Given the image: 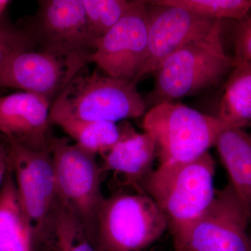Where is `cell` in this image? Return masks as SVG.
Masks as SVG:
<instances>
[{"mask_svg": "<svg viewBox=\"0 0 251 251\" xmlns=\"http://www.w3.org/2000/svg\"><path fill=\"white\" fill-rule=\"evenodd\" d=\"M156 147L152 137L148 133H138L128 122L121 140L101 156V171L113 172L122 184L130 186L138 193L144 194L142 186L152 173Z\"/></svg>", "mask_w": 251, "mask_h": 251, "instance_id": "cell-14", "label": "cell"}, {"mask_svg": "<svg viewBox=\"0 0 251 251\" xmlns=\"http://www.w3.org/2000/svg\"><path fill=\"white\" fill-rule=\"evenodd\" d=\"M82 70L51 104V125L69 120L116 123L145 113L147 105L137 90V82Z\"/></svg>", "mask_w": 251, "mask_h": 251, "instance_id": "cell-2", "label": "cell"}, {"mask_svg": "<svg viewBox=\"0 0 251 251\" xmlns=\"http://www.w3.org/2000/svg\"><path fill=\"white\" fill-rule=\"evenodd\" d=\"M50 251H97L79 221L61 200Z\"/></svg>", "mask_w": 251, "mask_h": 251, "instance_id": "cell-19", "label": "cell"}, {"mask_svg": "<svg viewBox=\"0 0 251 251\" xmlns=\"http://www.w3.org/2000/svg\"><path fill=\"white\" fill-rule=\"evenodd\" d=\"M148 58L147 3L131 1L121 20L97 39L90 62L97 64L108 76L138 82Z\"/></svg>", "mask_w": 251, "mask_h": 251, "instance_id": "cell-9", "label": "cell"}, {"mask_svg": "<svg viewBox=\"0 0 251 251\" xmlns=\"http://www.w3.org/2000/svg\"><path fill=\"white\" fill-rule=\"evenodd\" d=\"M5 141L36 251H50L60 204L52 150L32 151L14 142Z\"/></svg>", "mask_w": 251, "mask_h": 251, "instance_id": "cell-3", "label": "cell"}, {"mask_svg": "<svg viewBox=\"0 0 251 251\" xmlns=\"http://www.w3.org/2000/svg\"><path fill=\"white\" fill-rule=\"evenodd\" d=\"M229 128L251 122V62L238 63L229 73L220 103L219 116Z\"/></svg>", "mask_w": 251, "mask_h": 251, "instance_id": "cell-17", "label": "cell"}, {"mask_svg": "<svg viewBox=\"0 0 251 251\" xmlns=\"http://www.w3.org/2000/svg\"><path fill=\"white\" fill-rule=\"evenodd\" d=\"M230 178V184L251 221V135L241 128H226L215 144Z\"/></svg>", "mask_w": 251, "mask_h": 251, "instance_id": "cell-15", "label": "cell"}, {"mask_svg": "<svg viewBox=\"0 0 251 251\" xmlns=\"http://www.w3.org/2000/svg\"><path fill=\"white\" fill-rule=\"evenodd\" d=\"M145 1L148 58L140 79L155 72L169 56L184 46L222 41L223 20L204 17L176 6Z\"/></svg>", "mask_w": 251, "mask_h": 251, "instance_id": "cell-8", "label": "cell"}, {"mask_svg": "<svg viewBox=\"0 0 251 251\" xmlns=\"http://www.w3.org/2000/svg\"><path fill=\"white\" fill-rule=\"evenodd\" d=\"M236 66L222 41L197 43L172 54L152 74L153 90L145 99L147 108L188 97L217 85Z\"/></svg>", "mask_w": 251, "mask_h": 251, "instance_id": "cell-5", "label": "cell"}, {"mask_svg": "<svg viewBox=\"0 0 251 251\" xmlns=\"http://www.w3.org/2000/svg\"><path fill=\"white\" fill-rule=\"evenodd\" d=\"M10 170L9 156L6 146L0 144V187Z\"/></svg>", "mask_w": 251, "mask_h": 251, "instance_id": "cell-24", "label": "cell"}, {"mask_svg": "<svg viewBox=\"0 0 251 251\" xmlns=\"http://www.w3.org/2000/svg\"><path fill=\"white\" fill-rule=\"evenodd\" d=\"M233 43L236 64L245 61L251 62V18L236 23Z\"/></svg>", "mask_w": 251, "mask_h": 251, "instance_id": "cell-23", "label": "cell"}, {"mask_svg": "<svg viewBox=\"0 0 251 251\" xmlns=\"http://www.w3.org/2000/svg\"><path fill=\"white\" fill-rule=\"evenodd\" d=\"M215 163L209 153L193 161L160 166L144 181L142 189L166 218L175 251L184 245L194 225L215 196Z\"/></svg>", "mask_w": 251, "mask_h": 251, "instance_id": "cell-1", "label": "cell"}, {"mask_svg": "<svg viewBox=\"0 0 251 251\" xmlns=\"http://www.w3.org/2000/svg\"><path fill=\"white\" fill-rule=\"evenodd\" d=\"M168 229L166 218L146 194L115 193L105 198L97 219V251H141Z\"/></svg>", "mask_w": 251, "mask_h": 251, "instance_id": "cell-6", "label": "cell"}, {"mask_svg": "<svg viewBox=\"0 0 251 251\" xmlns=\"http://www.w3.org/2000/svg\"><path fill=\"white\" fill-rule=\"evenodd\" d=\"M51 103L28 92L0 97V134L35 151L52 150L57 138L50 121Z\"/></svg>", "mask_w": 251, "mask_h": 251, "instance_id": "cell-13", "label": "cell"}, {"mask_svg": "<svg viewBox=\"0 0 251 251\" xmlns=\"http://www.w3.org/2000/svg\"><path fill=\"white\" fill-rule=\"evenodd\" d=\"M10 2L11 1H8V0H0V18L4 16V11Z\"/></svg>", "mask_w": 251, "mask_h": 251, "instance_id": "cell-25", "label": "cell"}, {"mask_svg": "<svg viewBox=\"0 0 251 251\" xmlns=\"http://www.w3.org/2000/svg\"><path fill=\"white\" fill-rule=\"evenodd\" d=\"M0 251H36L11 167L0 187Z\"/></svg>", "mask_w": 251, "mask_h": 251, "instance_id": "cell-16", "label": "cell"}, {"mask_svg": "<svg viewBox=\"0 0 251 251\" xmlns=\"http://www.w3.org/2000/svg\"><path fill=\"white\" fill-rule=\"evenodd\" d=\"M92 52L57 54L33 50L16 52L0 71V88L21 89L51 103L90 63Z\"/></svg>", "mask_w": 251, "mask_h": 251, "instance_id": "cell-10", "label": "cell"}, {"mask_svg": "<svg viewBox=\"0 0 251 251\" xmlns=\"http://www.w3.org/2000/svg\"><path fill=\"white\" fill-rule=\"evenodd\" d=\"M87 22L96 39L105 35L125 16L130 1L83 0Z\"/></svg>", "mask_w": 251, "mask_h": 251, "instance_id": "cell-21", "label": "cell"}, {"mask_svg": "<svg viewBox=\"0 0 251 251\" xmlns=\"http://www.w3.org/2000/svg\"><path fill=\"white\" fill-rule=\"evenodd\" d=\"M251 221L232 185L216 190L205 212L178 251H251Z\"/></svg>", "mask_w": 251, "mask_h": 251, "instance_id": "cell-11", "label": "cell"}, {"mask_svg": "<svg viewBox=\"0 0 251 251\" xmlns=\"http://www.w3.org/2000/svg\"><path fill=\"white\" fill-rule=\"evenodd\" d=\"M156 4L176 6L204 17L241 21L251 9V0H155Z\"/></svg>", "mask_w": 251, "mask_h": 251, "instance_id": "cell-20", "label": "cell"}, {"mask_svg": "<svg viewBox=\"0 0 251 251\" xmlns=\"http://www.w3.org/2000/svg\"><path fill=\"white\" fill-rule=\"evenodd\" d=\"M52 155L59 198L95 244L97 219L105 198L97 156L76 144L69 145L65 138H57Z\"/></svg>", "mask_w": 251, "mask_h": 251, "instance_id": "cell-7", "label": "cell"}, {"mask_svg": "<svg viewBox=\"0 0 251 251\" xmlns=\"http://www.w3.org/2000/svg\"><path fill=\"white\" fill-rule=\"evenodd\" d=\"M30 30L43 52L69 54L95 49L83 0H45Z\"/></svg>", "mask_w": 251, "mask_h": 251, "instance_id": "cell-12", "label": "cell"}, {"mask_svg": "<svg viewBox=\"0 0 251 251\" xmlns=\"http://www.w3.org/2000/svg\"><path fill=\"white\" fill-rule=\"evenodd\" d=\"M126 122L117 125L112 122L69 120L60 122L57 125L81 148L96 156H103L121 140Z\"/></svg>", "mask_w": 251, "mask_h": 251, "instance_id": "cell-18", "label": "cell"}, {"mask_svg": "<svg viewBox=\"0 0 251 251\" xmlns=\"http://www.w3.org/2000/svg\"><path fill=\"white\" fill-rule=\"evenodd\" d=\"M36 45L29 29L16 25L4 15L0 18V71L11 56L33 50Z\"/></svg>", "mask_w": 251, "mask_h": 251, "instance_id": "cell-22", "label": "cell"}, {"mask_svg": "<svg viewBox=\"0 0 251 251\" xmlns=\"http://www.w3.org/2000/svg\"><path fill=\"white\" fill-rule=\"evenodd\" d=\"M143 127L152 137L160 165L193 161L215 145L227 126L181 103H165L150 109Z\"/></svg>", "mask_w": 251, "mask_h": 251, "instance_id": "cell-4", "label": "cell"}]
</instances>
